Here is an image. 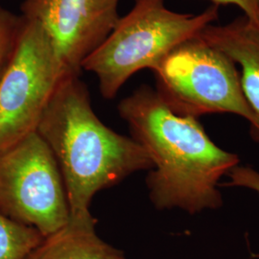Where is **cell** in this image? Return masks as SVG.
Segmentation results:
<instances>
[{"mask_svg": "<svg viewBox=\"0 0 259 259\" xmlns=\"http://www.w3.org/2000/svg\"><path fill=\"white\" fill-rule=\"evenodd\" d=\"M36 131L61 170L70 218L92 216L91 203L97 192L154 167L137 140L115 133L98 118L79 75H68L59 84Z\"/></svg>", "mask_w": 259, "mask_h": 259, "instance_id": "cell-2", "label": "cell"}, {"mask_svg": "<svg viewBox=\"0 0 259 259\" xmlns=\"http://www.w3.org/2000/svg\"><path fill=\"white\" fill-rule=\"evenodd\" d=\"M120 0H24L21 16L37 21L67 72L80 75L83 61L111 34Z\"/></svg>", "mask_w": 259, "mask_h": 259, "instance_id": "cell-7", "label": "cell"}, {"mask_svg": "<svg viewBox=\"0 0 259 259\" xmlns=\"http://www.w3.org/2000/svg\"><path fill=\"white\" fill-rule=\"evenodd\" d=\"M199 36L240 67L245 97L259 115V23L243 16L224 25L210 24Z\"/></svg>", "mask_w": 259, "mask_h": 259, "instance_id": "cell-8", "label": "cell"}, {"mask_svg": "<svg viewBox=\"0 0 259 259\" xmlns=\"http://www.w3.org/2000/svg\"><path fill=\"white\" fill-rule=\"evenodd\" d=\"M152 71L157 93L178 114H236L250 123V136L259 142V115L245 97L237 65L220 49L196 36L175 47Z\"/></svg>", "mask_w": 259, "mask_h": 259, "instance_id": "cell-4", "label": "cell"}, {"mask_svg": "<svg viewBox=\"0 0 259 259\" xmlns=\"http://www.w3.org/2000/svg\"><path fill=\"white\" fill-rule=\"evenodd\" d=\"M0 213L44 237L70 219L61 170L37 131L0 151Z\"/></svg>", "mask_w": 259, "mask_h": 259, "instance_id": "cell-5", "label": "cell"}, {"mask_svg": "<svg viewBox=\"0 0 259 259\" xmlns=\"http://www.w3.org/2000/svg\"><path fill=\"white\" fill-rule=\"evenodd\" d=\"M68 75L45 29L24 18L17 47L0 77V151L37 130L51 97Z\"/></svg>", "mask_w": 259, "mask_h": 259, "instance_id": "cell-6", "label": "cell"}, {"mask_svg": "<svg viewBox=\"0 0 259 259\" xmlns=\"http://www.w3.org/2000/svg\"><path fill=\"white\" fill-rule=\"evenodd\" d=\"M218 18L216 4L199 14H184L168 9L165 0H136L102 45L83 61L82 70L96 75L103 97L113 99L133 75L153 70L175 47L199 36Z\"/></svg>", "mask_w": 259, "mask_h": 259, "instance_id": "cell-3", "label": "cell"}, {"mask_svg": "<svg viewBox=\"0 0 259 259\" xmlns=\"http://www.w3.org/2000/svg\"><path fill=\"white\" fill-rule=\"evenodd\" d=\"M44 238L36 229L0 213V259H24Z\"/></svg>", "mask_w": 259, "mask_h": 259, "instance_id": "cell-10", "label": "cell"}, {"mask_svg": "<svg viewBox=\"0 0 259 259\" xmlns=\"http://www.w3.org/2000/svg\"><path fill=\"white\" fill-rule=\"evenodd\" d=\"M230 182L224 183L220 186H236L253 190L259 195V172L249 166L234 167L227 175Z\"/></svg>", "mask_w": 259, "mask_h": 259, "instance_id": "cell-12", "label": "cell"}, {"mask_svg": "<svg viewBox=\"0 0 259 259\" xmlns=\"http://www.w3.org/2000/svg\"><path fill=\"white\" fill-rule=\"evenodd\" d=\"M216 5H234L243 12L244 17L259 23V0H210Z\"/></svg>", "mask_w": 259, "mask_h": 259, "instance_id": "cell-13", "label": "cell"}, {"mask_svg": "<svg viewBox=\"0 0 259 259\" xmlns=\"http://www.w3.org/2000/svg\"><path fill=\"white\" fill-rule=\"evenodd\" d=\"M92 216L70 218L59 231L45 236L24 259H127L122 250L97 234Z\"/></svg>", "mask_w": 259, "mask_h": 259, "instance_id": "cell-9", "label": "cell"}, {"mask_svg": "<svg viewBox=\"0 0 259 259\" xmlns=\"http://www.w3.org/2000/svg\"><path fill=\"white\" fill-rule=\"evenodd\" d=\"M24 18L0 7V77L17 47Z\"/></svg>", "mask_w": 259, "mask_h": 259, "instance_id": "cell-11", "label": "cell"}, {"mask_svg": "<svg viewBox=\"0 0 259 259\" xmlns=\"http://www.w3.org/2000/svg\"><path fill=\"white\" fill-rule=\"evenodd\" d=\"M118 112L153 161L146 184L156 208L194 215L222 207L219 182L240 159L216 145L198 118L178 114L146 84L124 98Z\"/></svg>", "mask_w": 259, "mask_h": 259, "instance_id": "cell-1", "label": "cell"}]
</instances>
